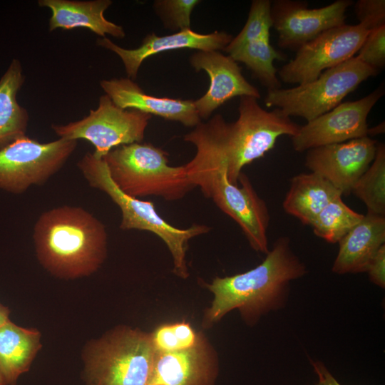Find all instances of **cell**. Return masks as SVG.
<instances>
[{
  "instance_id": "1",
  "label": "cell",
  "mask_w": 385,
  "mask_h": 385,
  "mask_svg": "<svg viewBox=\"0 0 385 385\" xmlns=\"http://www.w3.org/2000/svg\"><path fill=\"white\" fill-rule=\"evenodd\" d=\"M307 273L305 264L291 247L287 237H278L259 265L247 272L215 277L207 284L214 294L205 312V325L220 320L232 309H238L248 325L261 317L285 307L290 282Z\"/></svg>"
},
{
  "instance_id": "2",
  "label": "cell",
  "mask_w": 385,
  "mask_h": 385,
  "mask_svg": "<svg viewBox=\"0 0 385 385\" xmlns=\"http://www.w3.org/2000/svg\"><path fill=\"white\" fill-rule=\"evenodd\" d=\"M33 239L39 262L59 278L88 276L107 255L106 226L81 207L63 205L43 212L34 225Z\"/></svg>"
},
{
  "instance_id": "3",
  "label": "cell",
  "mask_w": 385,
  "mask_h": 385,
  "mask_svg": "<svg viewBox=\"0 0 385 385\" xmlns=\"http://www.w3.org/2000/svg\"><path fill=\"white\" fill-rule=\"evenodd\" d=\"M187 142L196 148L194 158L185 165L190 182L240 227L250 247L256 252H269L267 230L270 213L249 178L241 173L237 184L227 173L225 156L210 138L190 133Z\"/></svg>"
},
{
  "instance_id": "4",
  "label": "cell",
  "mask_w": 385,
  "mask_h": 385,
  "mask_svg": "<svg viewBox=\"0 0 385 385\" xmlns=\"http://www.w3.org/2000/svg\"><path fill=\"white\" fill-rule=\"evenodd\" d=\"M239 116L227 123L217 114L208 122L225 155L229 180L237 184L242 168L272 149L279 137L295 135L300 125L280 109L267 111L251 96H241Z\"/></svg>"
},
{
  "instance_id": "5",
  "label": "cell",
  "mask_w": 385,
  "mask_h": 385,
  "mask_svg": "<svg viewBox=\"0 0 385 385\" xmlns=\"http://www.w3.org/2000/svg\"><path fill=\"white\" fill-rule=\"evenodd\" d=\"M103 159L113 182L133 197L153 195L175 201L195 188L184 165H170L168 153L150 143L123 145Z\"/></svg>"
},
{
  "instance_id": "6",
  "label": "cell",
  "mask_w": 385,
  "mask_h": 385,
  "mask_svg": "<svg viewBox=\"0 0 385 385\" xmlns=\"http://www.w3.org/2000/svg\"><path fill=\"white\" fill-rule=\"evenodd\" d=\"M77 166L91 187L106 193L118 206L121 212L120 229L145 230L158 236L172 255L173 273L187 278L189 272L185 256L189 241L209 232L210 227L193 224L188 228L180 229L171 225L156 211L153 202L123 192L111 180L104 160L96 158L93 153H87Z\"/></svg>"
},
{
  "instance_id": "7",
  "label": "cell",
  "mask_w": 385,
  "mask_h": 385,
  "mask_svg": "<svg viewBox=\"0 0 385 385\" xmlns=\"http://www.w3.org/2000/svg\"><path fill=\"white\" fill-rule=\"evenodd\" d=\"M156 349L151 334L122 327L93 342L85 355L87 385H148Z\"/></svg>"
},
{
  "instance_id": "8",
  "label": "cell",
  "mask_w": 385,
  "mask_h": 385,
  "mask_svg": "<svg viewBox=\"0 0 385 385\" xmlns=\"http://www.w3.org/2000/svg\"><path fill=\"white\" fill-rule=\"evenodd\" d=\"M377 73L354 56L310 82L267 91L265 103L289 117L298 116L309 122L337 106L363 81Z\"/></svg>"
},
{
  "instance_id": "9",
  "label": "cell",
  "mask_w": 385,
  "mask_h": 385,
  "mask_svg": "<svg viewBox=\"0 0 385 385\" xmlns=\"http://www.w3.org/2000/svg\"><path fill=\"white\" fill-rule=\"evenodd\" d=\"M77 140L40 143L26 135L0 149V190L21 194L46 182L66 163Z\"/></svg>"
},
{
  "instance_id": "10",
  "label": "cell",
  "mask_w": 385,
  "mask_h": 385,
  "mask_svg": "<svg viewBox=\"0 0 385 385\" xmlns=\"http://www.w3.org/2000/svg\"><path fill=\"white\" fill-rule=\"evenodd\" d=\"M151 117L135 109L120 108L104 94L98 108L87 116L66 125H52V129L59 138L90 142L95 148L93 154L103 158L115 148L141 143Z\"/></svg>"
},
{
  "instance_id": "11",
  "label": "cell",
  "mask_w": 385,
  "mask_h": 385,
  "mask_svg": "<svg viewBox=\"0 0 385 385\" xmlns=\"http://www.w3.org/2000/svg\"><path fill=\"white\" fill-rule=\"evenodd\" d=\"M369 31L359 24H343L322 33L302 46L277 73L286 83L303 84L323 71L354 57Z\"/></svg>"
},
{
  "instance_id": "12",
  "label": "cell",
  "mask_w": 385,
  "mask_h": 385,
  "mask_svg": "<svg viewBox=\"0 0 385 385\" xmlns=\"http://www.w3.org/2000/svg\"><path fill=\"white\" fill-rule=\"evenodd\" d=\"M381 85L362 98L342 102L331 111L300 126L292 137L297 152L368 136L367 117L384 96Z\"/></svg>"
},
{
  "instance_id": "13",
  "label": "cell",
  "mask_w": 385,
  "mask_h": 385,
  "mask_svg": "<svg viewBox=\"0 0 385 385\" xmlns=\"http://www.w3.org/2000/svg\"><path fill=\"white\" fill-rule=\"evenodd\" d=\"M350 0H337L320 8H309L304 1L275 0L271 4L272 27L278 34V46L297 51L322 33L345 24Z\"/></svg>"
},
{
  "instance_id": "14",
  "label": "cell",
  "mask_w": 385,
  "mask_h": 385,
  "mask_svg": "<svg viewBox=\"0 0 385 385\" xmlns=\"http://www.w3.org/2000/svg\"><path fill=\"white\" fill-rule=\"evenodd\" d=\"M377 143L367 136L314 148L307 150L305 165L346 195L372 163Z\"/></svg>"
},
{
  "instance_id": "15",
  "label": "cell",
  "mask_w": 385,
  "mask_h": 385,
  "mask_svg": "<svg viewBox=\"0 0 385 385\" xmlns=\"http://www.w3.org/2000/svg\"><path fill=\"white\" fill-rule=\"evenodd\" d=\"M190 62L196 71H205L210 79L206 93L194 101L201 120L208 119L215 109L234 97L260 98L258 89L245 78L241 68L229 55L218 51H198Z\"/></svg>"
},
{
  "instance_id": "16",
  "label": "cell",
  "mask_w": 385,
  "mask_h": 385,
  "mask_svg": "<svg viewBox=\"0 0 385 385\" xmlns=\"http://www.w3.org/2000/svg\"><path fill=\"white\" fill-rule=\"evenodd\" d=\"M217 373L215 353L200 336L190 349L157 351L148 385H212Z\"/></svg>"
},
{
  "instance_id": "17",
  "label": "cell",
  "mask_w": 385,
  "mask_h": 385,
  "mask_svg": "<svg viewBox=\"0 0 385 385\" xmlns=\"http://www.w3.org/2000/svg\"><path fill=\"white\" fill-rule=\"evenodd\" d=\"M232 39V35L225 31L201 34L186 29L163 36L151 33L144 38L138 48L134 49L123 48L107 37L98 38L97 44L116 53L124 65L128 78L134 80L143 61L151 56L182 48L203 51L224 50Z\"/></svg>"
},
{
  "instance_id": "18",
  "label": "cell",
  "mask_w": 385,
  "mask_h": 385,
  "mask_svg": "<svg viewBox=\"0 0 385 385\" xmlns=\"http://www.w3.org/2000/svg\"><path fill=\"white\" fill-rule=\"evenodd\" d=\"M100 86L111 101L123 109H135L196 127L201 122L193 100L160 98L145 93L129 78L102 80Z\"/></svg>"
},
{
  "instance_id": "19",
  "label": "cell",
  "mask_w": 385,
  "mask_h": 385,
  "mask_svg": "<svg viewBox=\"0 0 385 385\" xmlns=\"http://www.w3.org/2000/svg\"><path fill=\"white\" fill-rule=\"evenodd\" d=\"M338 243L339 247L332 272H366L371 260L385 245V216L367 212Z\"/></svg>"
},
{
  "instance_id": "20",
  "label": "cell",
  "mask_w": 385,
  "mask_h": 385,
  "mask_svg": "<svg viewBox=\"0 0 385 385\" xmlns=\"http://www.w3.org/2000/svg\"><path fill=\"white\" fill-rule=\"evenodd\" d=\"M38 4L51 11L48 21L50 31L81 27L88 29L102 38L106 34L118 38L125 36L121 26L104 16L105 11L112 4L111 0H39Z\"/></svg>"
},
{
  "instance_id": "21",
  "label": "cell",
  "mask_w": 385,
  "mask_h": 385,
  "mask_svg": "<svg viewBox=\"0 0 385 385\" xmlns=\"http://www.w3.org/2000/svg\"><path fill=\"white\" fill-rule=\"evenodd\" d=\"M339 196L341 192L321 175L303 173L290 180L282 206L287 214L311 226L323 208Z\"/></svg>"
},
{
  "instance_id": "22",
  "label": "cell",
  "mask_w": 385,
  "mask_h": 385,
  "mask_svg": "<svg viewBox=\"0 0 385 385\" xmlns=\"http://www.w3.org/2000/svg\"><path fill=\"white\" fill-rule=\"evenodd\" d=\"M40 337L37 330L11 320L0 326V372L8 385H15L29 370L41 347Z\"/></svg>"
},
{
  "instance_id": "23",
  "label": "cell",
  "mask_w": 385,
  "mask_h": 385,
  "mask_svg": "<svg viewBox=\"0 0 385 385\" xmlns=\"http://www.w3.org/2000/svg\"><path fill=\"white\" fill-rule=\"evenodd\" d=\"M24 80L20 61L12 59L0 78V149L26 135L29 113L17 101Z\"/></svg>"
},
{
  "instance_id": "24",
  "label": "cell",
  "mask_w": 385,
  "mask_h": 385,
  "mask_svg": "<svg viewBox=\"0 0 385 385\" xmlns=\"http://www.w3.org/2000/svg\"><path fill=\"white\" fill-rule=\"evenodd\" d=\"M229 56L236 62L245 63L267 91L282 87L274 61H286L287 56L275 49L270 44V38L247 43L230 53Z\"/></svg>"
},
{
  "instance_id": "25",
  "label": "cell",
  "mask_w": 385,
  "mask_h": 385,
  "mask_svg": "<svg viewBox=\"0 0 385 385\" xmlns=\"http://www.w3.org/2000/svg\"><path fill=\"white\" fill-rule=\"evenodd\" d=\"M366 205L367 212L385 216V146L377 143L374 158L354 185L351 192Z\"/></svg>"
},
{
  "instance_id": "26",
  "label": "cell",
  "mask_w": 385,
  "mask_h": 385,
  "mask_svg": "<svg viewBox=\"0 0 385 385\" xmlns=\"http://www.w3.org/2000/svg\"><path fill=\"white\" fill-rule=\"evenodd\" d=\"M342 197L325 206L311 225L315 235L332 244L339 242L364 217L348 207Z\"/></svg>"
},
{
  "instance_id": "27",
  "label": "cell",
  "mask_w": 385,
  "mask_h": 385,
  "mask_svg": "<svg viewBox=\"0 0 385 385\" xmlns=\"http://www.w3.org/2000/svg\"><path fill=\"white\" fill-rule=\"evenodd\" d=\"M271 4L270 0H253L244 27L224 51L230 53L250 41L270 38V30L272 27Z\"/></svg>"
},
{
  "instance_id": "28",
  "label": "cell",
  "mask_w": 385,
  "mask_h": 385,
  "mask_svg": "<svg viewBox=\"0 0 385 385\" xmlns=\"http://www.w3.org/2000/svg\"><path fill=\"white\" fill-rule=\"evenodd\" d=\"M150 334L156 351L162 352L190 349L200 337L190 324L185 322L161 325Z\"/></svg>"
},
{
  "instance_id": "29",
  "label": "cell",
  "mask_w": 385,
  "mask_h": 385,
  "mask_svg": "<svg viewBox=\"0 0 385 385\" xmlns=\"http://www.w3.org/2000/svg\"><path fill=\"white\" fill-rule=\"evenodd\" d=\"M197 0H158L154 3L156 12L165 26L180 31L190 29V15Z\"/></svg>"
},
{
  "instance_id": "30",
  "label": "cell",
  "mask_w": 385,
  "mask_h": 385,
  "mask_svg": "<svg viewBox=\"0 0 385 385\" xmlns=\"http://www.w3.org/2000/svg\"><path fill=\"white\" fill-rule=\"evenodd\" d=\"M356 57L376 71L385 66V26L369 31Z\"/></svg>"
},
{
  "instance_id": "31",
  "label": "cell",
  "mask_w": 385,
  "mask_h": 385,
  "mask_svg": "<svg viewBox=\"0 0 385 385\" xmlns=\"http://www.w3.org/2000/svg\"><path fill=\"white\" fill-rule=\"evenodd\" d=\"M354 11L359 24L369 31L385 26L384 0H359Z\"/></svg>"
},
{
  "instance_id": "32",
  "label": "cell",
  "mask_w": 385,
  "mask_h": 385,
  "mask_svg": "<svg viewBox=\"0 0 385 385\" xmlns=\"http://www.w3.org/2000/svg\"><path fill=\"white\" fill-rule=\"evenodd\" d=\"M370 281L381 288L385 287V245L371 260L366 272Z\"/></svg>"
},
{
  "instance_id": "33",
  "label": "cell",
  "mask_w": 385,
  "mask_h": 385,
  "mask_svg": "<svg viewBox=\"0 0 385 385\" xmlns=\"http://www.w3.org/2000/svg\"><path fill=\"white\" fill-rule=\"evenodd\" d=\"M309 361L318 376V381L315 385H341L322 361L311 359Z\"/></svg>"
},
{
  "instance_id": "34",
  "label": "cell",
  "mask_w": 385,
  "mask_h": 385,
  "mask_svg": "<svg viewBox=\"0 0 385 385\" xmlns=\"http://www.w3.org/2000/svg\"><path fill=\"white\" fill-rule=\"evenodd\" d=\"M9 308L0 304V326L10 320Z\"/></svg>"
},
{
  "instance_id": "35",
  "label": "cell",
  "mask_w": 385,
  "mask_h": 385,
  "mask_svg": "<svg viewBox=\"0 0 385 385\" xmlns=\"http://www.w3.org/2000/svg\"><path fill=\"white\" fill-rule=\"evenodd\" d=\"M384 122L380 123L376 126H374L368 129V136L369 135H376L379 134H382L384 133Z\"/></svg>"
},
{
  "instance_id": "36",
  "label": "cell",
  "mask_w": 385,
  "mask_h": 385,
  "mask_svg": "<svg viewBox=\"0 0 385 385\" xmlns=\"http://www.w3.org/2000/svg\"><path fill=\"white\" fill-rule=\"evenodd\" d=\"M0 385H8L0 372Z\"/></svg>"
}]
</instances>
